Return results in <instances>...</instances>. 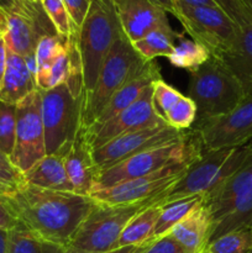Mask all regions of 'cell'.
<instances>
[{
	"instance_id": "6da1fadb",
	"label": "cell",
	"mask_w": 252,
	"mask_h": 253,
	"mask_svg": "<svg viewBox=\"0 0 252 253\" xmlns=\"http://www.w3.org/2000/svg\"><path fill=\"white\" fill-rule=\"evenodd\" d=\"M0 197L20 226L66 247L95 205L90 197L43 189L26 182Z\"/></svg>"
},
{
	"instance_id": "7a4b0ae2",
	"label": "cell",
	"mask_w": 252,
	"mask_h": 253,
	"mask_svg": "<svg viewBox=\"0 0 252 253\" xmlns=\"http://www.w3.org/2000/svg\"><path fill=\"white\" fill-rule=\"evenodd\" d=\"M123 34L114 0H90L83 24L77 30L83 82L82 96L93 90L106 56Z\"/></svg>"
},
{
	"instance_id": "3957f363",
	"label": "cell",
	"mask_w": 252,
	"mask_h": 253,
	"mask_svg": "<svg viewBox=\"0 0 252 253\" xmlns=\"http://www.w3.org/2000/svg\"><path fill=\"white\" fill-rule=\"evenodd\" d=\"M252 157V141L231 148L203 151V155L188 167L187 172L167 190L158 205L190 195H207L231 177Z\"/></svg>"
},
{
	"instance_id": "277c9868",
	"label": "cell",
	"mask_w": 252,
	"mask_h": 253,
	"mask_svg": "<svg viewBox=\"0 0 252 253\" xmlns=\"http://www.w3.org/2000/svg\"><path fill=\"white\" fill-rule=\"evenodd\" d=\"M189 74L187 96L197 106L194 124L226 115L245 99L239 81L215 57H210L202 67Z\"/></svg>"
},
{
	"instance_id": "5b68a950",
	"label": "cell",
	"mask_w": 252,
	"mask_h": 253,
	"mask_svg": "<svg viewBox=\"0 0 252 253\" xmlns=\"http://www.w3.org/2000/svg\"><path fill=\"white\" fill-rule=\"evenodd\" d=\"M146 63L126 35H121L106 56L93 90L83 96L81 128L93 125L114 94L133 78Z\"/></svg>"
},
{
	"instance_id": "8992f818",
	"label": "cell",
	"mask_w": 252,
	"mask_h": 253,
	"mask_svg": "<svg viewBox=\"0 0 252 253\" xmlns=\"http://www.w3.org/2000/svg\"><path fill=\"white\" fill-rule=\"evenodd\" d=\"M202 155L203 147L199 137L195 131L190 128V133L184 140L147 150L98 172L94 189L143 177L170 166L192 165Z\"/></svg>"
},
{
	"instance_id": "52a82bcc",
	"label": "cell",
	"mask_w": 252,
	"mask_h": 253,
	"mask_svg": "<svg viewBox=\"0 0 252 253\" xmlns=\"http://www.w3.org/2000/svg\"><path fill=\"white\" fill-rule=\"evenodd\" d=\"M153 202L128 205H109L95 202L93 209L79 225L68 247L84 252H109L118 242L127 222Z\"/></svg>"
},
{
	"instance_id": "ba28073f",
	"label": "cell",
	"mask_w": 252,
	"mask_h": 253,
	"mask_svg": "<svg viewBox=\"0 0 252 253\" xmlns=\"http://www.w3.org/2000/svg\"><path fill=\"white\" fill-rule=\"evenodd\" d=\"M41 94V113L47 155L67 152L82 127V100L63 83Z\"/></svg>"
},
{
	"instance_id": "9c48e42d",
	"label": "cell",
	"mask_w": 252,
	"mask_h": 253,
	"mask_svg": "<svg viewBox=\"0 0 252 253\" xmlns=\"http://www.w3.org/2000/svg\"><path fill=\"white\" fill-rule=\"evenodd\" d=\"M173 16L193 41L204 46L212 57H219L227 51L239 34V26L219 6L174 4Z\"/></svg>"
},
{
	"instance_id": "30bf717a",
	"label": "cell",
	"mask_w": 252,
	"mask_h": 253,
	"mask_svg": "<svg viewBox=\"0 0 252 253\" xmlns=\"http://www.w3.org/2000/svg\"><path fill=\"white\" fill-rule=\"evenodd\" d=\"M189 166H170L143 177L123 180L105 188H95L89 197L95 202L109 205H128L145 202H153L158 205L163 194L174 187Z\"/></svg>"
},
{
	"instance_id": "8fae6325",
	"label": "cell",
	"mask_w": 252,
	"mask_h": 253,
	"mask_svg": "<svg viewBox=\"0 0 252 253\" xmlns=\"http://www.w3.org/2000/svg\"><path fill=\"white\" fill-rule=\"evenodd\" d=\"M4 14L6 19V31L4 32L6 47L24 58L35 54L42 37L58 35L40 1L17 0L14 7Z\"/></svg>"
},
{
	"instance_id": "7c38bea8",
	"label": "cell",
	"mask_w": 252,
	"mask_h": 253,
	"mask_svg": "<svg viewBox=\"0 0 252 253\" xmlns=\"http://www.w3.org/2000/svg\"><path fill=\"white\" fill-rule=\"evenodd\" d=\"M46 155L41 94L37 89L16 104V133L10 161L24 174Z\"/></svg>"
},
{
	"instance_id": "4fadbf2b",
	"label": "cell",
	"mask_w": 252,
	"mask_h": 253,
	"mask_svg": "<svg viewBox=\"0 0 252 253\" xmlns=\"http://www.w3.org/2000/svg\"><path fill=\"white\" fill-rule=\"evenodd\" d=\"M189 133L190 130L179 131L168 125L141 128L109 141L101 147L91 151V156L98 172H100L147 150L184 140Z\"/></svg>"
},
{
	"instance_id": "5bb4252c",
	"label": "cell",
	"mask_w": 252,
	"mask_h": 253,
	"mask_svg": "<svg viewBox=\"0 0 252 253\" xmlns=\"http://www.w3.org/2000/svg\"><path fill=\"white\" fill-rule=\"evenodd\" d=\"M192 130L199 137L203 151L239 147L252 141V95L246 96L229 114L197 123Z\"/></svg>"
},
{
	"instance_id": "9a60e30c",
	"label": "cell",
	"mask_w": 252,
	"mask_h": 253,
	"mask_svg": "<svg viewBox=\"0 0 252 253\" xmlns=\"http://www.w3.org/2000/svg\"><path fill=\"white\" fill-rule=\"evenodd\" d=\"M167 125L155 110L152 101V85L128 108L100 125L83 128L84 137L90 150H96L109 141L141 128Z\"/></svg>"
},
{
	"instance_id": "2e32d148",
	"label": "cell",
	"mask_w": 252,
	"mask_h": 253,
	"mask_svg": "<svg viewBox=\"0 0 252 253\" xmlns=\"http://www.w3.org/2000/svg\"><path fill=\"white\" fill-rule=\"evenodd\" d=\"M114 4L121 29L131 43L155 30L172 29L167 11L148 0H114Z\"/></svg>"
},
{
	"instance_id": "e0dca14e",
	"label": "cell",
	"mask_w": 252,
	"mask_h": 253,
	"mask_svg": "<svg viewBox=\"0 0 252 253\" xmlns=\"http://www.w3.org/2000/svg\"><path fill=\"white\" fill-rule=\"evenodd\" d=\"M63 162L73 192L89 197L95 187L98 168L93 161L90 147L84 137L83 128L79 130L72 145L64 153Z\"/></svg>"
},
{
	"instance_id": "ac0fdd59",
	"label": "cell",
	"mask_w": 252,
	"mask_h": 253,
	"mask_svg": "<svg viewBox=\"0 0 252 253\" xmlns=\"http://www.w3.org/2000/svg\"><path fill=\"white\" fill-rule=\"evenodd\" d=\"M162 78L161 76V68L156 61H151L146 63V66L136 74L133 78L126 84H124L118 91L113 95V98L108 101L105 108L98 116L95 123L91 126L100 125L105 121L110 120L111 118L118 115L126 108L132 105L138 98L143 94V91L150 88L157 79ZM90 127V126H89Z\"/></svg>"
},
{
	"instance_id": "d6986e66",
	"label": "cell",
	"mask_w": 252,
	"mask_h": 253,
	"mask_svg": "<svg viewBox=\"0 0 252 253\" xmlns=\"http://www.w3.org/2000/svg\"><path fill=\"white\" fill-rule=\"evenodd\" d=\"M211 217L204 200L167 235L178 242L184 253H203L209 244Z\"/></svg>"
},
{
	"instance_id": "ffe728a7",
	"label": "cell",
	"mask_w": 252,
	"mask_h": 253,
	"mask_svg": "<svg viewBox=\"0 0 252 253\" xmlns=\"http://www.w3.org/2000/svg\"><path fill=\"white\" fill-rule=\"evenodd\" d=\"M215 58L220 59L239 81L245 98L252 95V22L239 27L232 46Z\"/></svg>"
},
{
	"instance_id": "44dd1931",
	"label": "cell",
	"mask_w": 252,
	"mask_h": 253,
	"mask_svg": "<svg viewBox=\"0 0 252 253\" xmlns=\"http://www.w3.org/2000/svg\"><path fill=\"white\" fill-rule=\"evenodd\" d=\"M35 90H37L36 79L30 72L25 58L7 48L6 69L0 88V100L16 105Z\"/></svg>"
},
{
	"instance_id": "7402d4cb",
	"label": "cell",
	"mask_w": 252,
	"mask_h": 253,
	"mask_svg": "<svg viewBox=\"0 0 252 253\" xmlns=\"http://www.w3.org/2000/svg\"><path fill=\"white\" fill-rule=\"evenodd\" d=\"M211 232L209 244L220 236L252 225V190L234 202L210 212ZM208 244V245H209Z\"/></svg>"
},
{
	"instance_id": "603a6c76",
	"label": "cell",
	"mask_w": 252,
	"mask_h": 253,
	"mask_svg": "<svg viewBox=\"0 0 252 253\" xmlns=\"http://www.w3.org/2000/svg\"><path fill=\"white\" fill-rule=\"evenodd\" d=\"M24 178L29 184L43 189L73 192V187L64 168L63 156L57 153L44 156L34 167L24 173Z\"/></svg>"
},
{
	"instance_id": "cb8c5ba5",
	"label": "cell",
	"mask_w": 252,
	"mask_h": 253,
	"mask_svg": "<svg viewBox=\"0 0 252 253\" xmlns=\"http://www.w3.org/2000/svg\"><path fill=\"white\" fill-rule=\"evenodd\" d=\"M161 214V205H151L136 214L124 229L118 242V249L135 246L153 239V230Z\"/></svg>"
},
{
	"instance_id": "d4e9b609",
	"label": "cell",
	"mask_w": 252,
	"mask_h": 253,
	"mask_svg": "<svg viewBox=\"0 0 252 253\" xmlns=\"http://www.w3.org/2000/svg\"><path fill=\"white\" fill-rule=\"evenodd\" d=\"M67 247L43 239L24 227L7 232L5 253H66Z\"/></svg>"
},
{
	"instance_id": "484cf974",
	"label": "cell",
	"mask_w": 252,
	"mask_h": 253,
	"mask_svg": "<svg viewBox=\"0 0 252 253\" xmlns=\"http://www.w3.org/2000/svg\"><path fill=\"white\" fill-rule=\"evenodd\" d=\"M182 37V34H178L173 29L155 30L138 41L132 42V46L146 62H151L157 57L168 58L174 49L175 41Z\"/></svg>"
},
{
	"instance_id": "4316f807",
	"label": "cell",
	"mask_w": 252,
	"mask_h": 253,
	"mask_svg": "<svg viewBox=\"0 0 252 253\" xmlns=\"http://www.w3.org/2000/svg\"><path fill=\"white\" fill-rule=\"evenodd\" d=\"M202 202L203 195H190L161 205V214L153 230V239L167 235L178 222L182 221L195 208L199 207Z\"/></svg>"
},
{
	"instance_id": "83f0119b",
	"label": "cell",
	"mask_w": 252,
	"mask_h": 253,
	"mask_svg": "<svg viewBox=\"0 0 252 253\" xmlns=\"http://www.w3.org/2000/svg\"><path fill=\"white\" fill-rule=\"evenodd\" d=\"M178 41H179L178 44H175L174 49L168 57L170 64L177 68L185 69L192 73V72L197 71L199 67H202L211 57L210 52L204 46L193 40L182 37Z\"/></svg>"
},
{
	"instance_id": "f1b7e54d",
	"label": "cell",
	"mask_w": 252,
	"mask_h": 253,
	"mask_svg": "<svg viewBox=\"0 0 252 253\" xmlns=\"http://www.w3.org/2000/svg\"><path fill=\"white\" fill-rule=\"evenodd\" d=\"M64 37L59 35L54 36H44L39 42L35 51L36 58V85L39 90H47L48 89L49 72H51L52 62L56 57L59 46L64 42Z\"/></svg>"
},
{
	"instance_id": "f546056e",
	"label": "cell",
	"mask_w": 252,
	"mask_h": 253,
	"mask_svg": "<svg viewBox=\"0 0 252 253\" xmlns=\"http://www.w3.org/2000/svg\"><path fill=\"white\" fill-rule=\"evenodd\" d=\"M209 253H250L252 250V234L250 227L229 232L214 240L207 246Z\"/></svg>"
},
{
	"instance_id": "4dcf8cb0",
	"label": "cell",
	"mask_w": 252,
	"mask_h": 253,
	"mask_svg": "<svg viewBox=\"0 0 252 253\" xmlns=\"http://www.w3.org/2000/svg\"><path fill=\"white\" fill-rule=\"evenodd\" d=\"M163 120L168 126L179 131L190 130L197 120V106L188 96L183 95L178 103L165 115Z\"/></svg>"
},
{
	"instance_id": "1f68e13d",
	"label": "cell",
	"mask_w": 252,
	"mask_h": 253,
	"mask_svg": "<svg viewBox=\"0 0 252 253\" xmlns=\"http://www.w3.org/2000/svg\"><path fill=\"white\" fill-rule=\"evenodd\" d=\"M16 105L0 100V150L10 158L15 146Z\"/></svg>"
},
{
	"instance_id": "d6a6232c",
	"label": "cell",
	"mask_w": 252,
	"mask_h": 253,
	"mask_svg": "<svg viewBox=\"0 0 252 253\" xmlns=\"http://www.w3.org/2000/svg\"><path fill=\"white\" fill-rule=\"evenodd\" d=\"M41 5L59 36L68 39L76 31L63 0H41Z\"/></svg>"
},
{
	"instance_id": "836d02e7",
	"label": "cell",
	"mask_w": 252,
	"mask_h": 253,
	"mask_svg": "<svg viewBox=\"0 0 252 253\" xmlns=\"http://www.w3.org/2000/svg\"><path fill=\"white\" fill-rule=\"evenodd\" d=\"M183 94L166 83L162 78L157 79L152 84V101L155 110L161 118H165L166 114L178 103Z\"/></svg>"
},
{
	"instance_id": "e575fe53",
	"label": "cell",
	"mask_w": 252,
	"mask_h": 253,
	"mask_svg": "<svg viewBox=\"0 0 252 253\" xmlns=\"http://www.w3.org/2000/svg\"><path fill=\"white\" fill-rule=\"evenodd\" d=\"M24 183V174L12 165L10 158L0 150V194L11 192Z\"/></svg>"
},
{
	"instance_id": "d590c367",
	"label": "cell",
	"mask_w": 252,
	"mask_h": 253,
	"mask_svg": "<svg viewBox=\"0 0 252 253\" xmlns=\"http://www.w3.org/2000/svg\"><path fill=\"white\" fill-rule=\"evenodd\" d=\"M215 2L239 27L252 22V14L242 0H215Z\"/></svg>"
},
{
	"instance_id": "8d00e7d4",
	"label": "cell",
	"mask_w": 252,
	"mask_h": 253,
	"mask_svg": "<svg viewBox=\"0 0 252 253\" xmlns=\"http://www.w3.org/2000/svg\"><path fill=\"white\" fill-rule=\"evenodd\" d=\"M63 1L72 22L77 29H79L90 6V0H63Z\"/></svg>"
},
{
	"instance_id": "74e56055",
	"label": "cell",
	"mask_w": 252,
	"mask_h": 253,
	"mask_svg": "<svg viewBox=\"0 0 252 253\" xmlns=\"http://www.w3.org/2000/svg\"><path fill=\"white\" fill-rule=\"evenodd\" d=\"M145 253H184V251L169 235H165L156 239Z\"/></svg>"
},
{
	"instance_id": "f35d334b",
	"label": "cell",
	"mask_w": 252,
	"mask_h": 253,
	"mask_svg": "<svg viewBox=\"0 0 252 253\" xmlns=\"http://www.w3.org/2000/svg\"><path fill=\"white\" fill-rule=\"evenodd\" d=\"M16 227H21L17 222V220L12 216V214L10 212V210L7 209L6 204L4 203V200L0 197V230H4V231H11V230L16 229Z\"/></svg>"
},
{
	"instance_id": "ab89813d",
	"label": "cell",
	"mask_w": 252,
	"mask_h": 253,
	"mask_svg": "<svg viewBox=\"0 0 252 253\" xmlns=\"http://www.w3.org/2000/svg\"><path fill=\"white\" fill-rule=\"evenodd\" d=\"M156 239H151L148 240L147 242L141 245H135V246H127V247H121V249H116L113 250V251L109 252H84V251H79V250H74L71 249V247H67L66 253H145L147 251L148 247L152 245V242L155 241Z\"/></svg>"
},
{
	"instance_id": "60d3db41",
	"label": "cell",
	"mask_w": 252,
	"mask_h": 253,
	"mask_svg": "<svg viewBox=\"0 0 252 253\" xmlns=\"http://www.w3.org/2000/svg\"><path fill=\"white\" fill-rule=\"evenodd\" d=\"M6 62H7V47H6V43H5L4 35H0V88H1L5 69H6Z\"/></svg>"
},
{
	"instance_id": "b9f144b4",
	"label": "cell",
	"mask_w": 252,
	"mask_h": 253,
	"mask_svg": "<svg viewBox=\"0 0 252 253\" xmlns=\"http://www.w3.org/2000/svg\"><path fill=\"white\" fill-rule=\"evenodd\" d=\"M173 2L188 6H217L215 0H173Z\"/></svg>"
},
{
	"instance_id": "7bdbcfd3",
	"label": "cell",
	"mask_w": 252,
	"mask_h": 253,
	"mask_svg": "<svg viewBox=\"0 0 252 253\" xmlns=\"http://www.w3.org/2000/svg\"><path fill=\"white\" fill-rule=\"evenodd\" d=\"M148 1L153 2V4L157 5V6L162 7L165 11L174 15V2H173V0H148Z\"/></svg>"
},
{
	"instance_id": "ee69618b",
	"label": "cell",
	"mask_w": 252,
	"mask_h": 253,
	"mask_svg": "<svg viewBox=\"0 0 252 253\" xmlns=\"http://www.w3.org/2000/svg\"><path fill=\"white\" fill-rule=\"evenodd\" d=\"M17 0H0V10L4 12L9 11L14 7V5L16 4Z\"/></svg>"
},
{
	"instance_id": "f6af8a7d",
	"label": "cell",
	"mask_w": 252,
	"mask_h": 253,
	"mask_svg": "<svg viewBox=\"0 0 252 253\" xmlns=\"http://www.w3.org/2000/svg\"><path fill=\"white\" fill-rule=\"evenodd\" d=\"M6 241H7V231L0 230V253H5Z\"/></svg>"
},
{
	"instance_id": "bcb514c9",
	"label": "cell",
	"mask_w": 252,
	"mask_h": 253,
	"mask_svg": "<svg viewBox=\"0 0 252 253\" xmlns=\"http://www.w3.org/2000/svg\"><path fill=\"white\" fill-rule=\"evenodd\" d=\"M5 31H6V19L4 11L0 10V35H4Z\"/></svg>"
},
{
	"instance_id": "7dc6e473",
	"label": "cell",
	"mask_w": 252,
	"mask_h": 253,
	"mask_svg": "<svg viewBox=\"0 0 252 253\" xmlns=\"http://www.w3.org/2000/svg\"><path fill=\"white\" fill-rule=\"evenodd\" d=\"M242 2L246 5V7L249 9V11L252 14V0H242Z\"/></svg>"
},
{
	"instance_id": "c3c4849f",
	"label": "cell",
	"mask_w": 252,
	"mask_h": 253,
	"mask_svg": "<svg viewBox=\"0 0 252 253\" xmlns=\"http://www.w3.org/2000/svg\"><path fill=\"white\" fill-rule=\"evenodd\" d=\"M250 229H251V234H252V225H251V227H250Z\"/></svg>"
},
{
	"instance_id": "681fc988",
	"label": "cell",
	"mask_w": 252,
	"mask_h": 253,
	"mask_svg": "<svg viewBox=\"0 0 252 253\" xmlns=\"http://www.w3.org/2000/svg\"><path fill=\"white\" fill-rule=\"evenodd\" d=\"M35 1H40V2H41V0H35Z\"/></svg>"
},
{
	"instance_id": "f907efd6",
	"label": "cell",
	"mask_w": 252,
	"mask_h": 253,
	"mask_svg": "<svg viewBox=\"0 0 252 253\" xmlns=\"http://www.w3.org/2000/svg\"><path fill=\"white\" fill-rule=\"evenodd\" d=\"M203 253H209V252H207V250H205V251H204V252H203Z\"/></svg>"
},
{
	"instance_id": "816d5d0a",
	"label": "cell",
	"mask_w": 252,
	"mask_h": 253,
	"mask_svg": "<svg viewBox=\"0 0 252 253\" xmlns=\"http://www.w3.org/2000/svg\"><path fill=\"white\" fill-rule=\"evenodd\" d=\"M250 253H252V250H251V251H250Z\"/></svg>"
}]
</instances>
